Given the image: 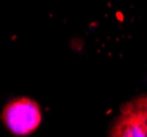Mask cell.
Masks as SVG:
<instances>
[{"label":"cell","mask_w":147,"mask_h":137,"mask_svg":"<svg viewBox=\"0 0 147 137\" xmlns=\"http://www.w3.org/2000/svg\"><path fill=\"white\" fill-rule=\"evenodd\" d=\"M7 130L16 136H28L35 132L42 122V111L36 101L17 98L8 102L1 113Z\"/></svg>","instance_id":"obj_1"},{"label":"cell","mask_w":147,"mask_h":137,"mask_svg":"<svg viewBox=\"0 0 147 137\" xmlns=\"http://www.w3.org/2000/svg\"><path fill=\"white\" fill-rule=\"evenodd\" d=\"M112 137H147L141 124L129 114L121 112L111 132Z\"/></svg>","instance_id":"obj_2"},{"label":"cell","mask_w":147,"mask_h":137,"mask_svg":"<svg viewBox=\"0 0 147 137\" xmlns=\"http://www.w3.org/2000/svg\"><path fill=\"white\" fill-rule=\"evenodd\" d=\"M121 112L129 114L141 124L147 136V94L131 101L122 107Z\"/></svg>","instance_id":"obj_3"}]
</instances>
